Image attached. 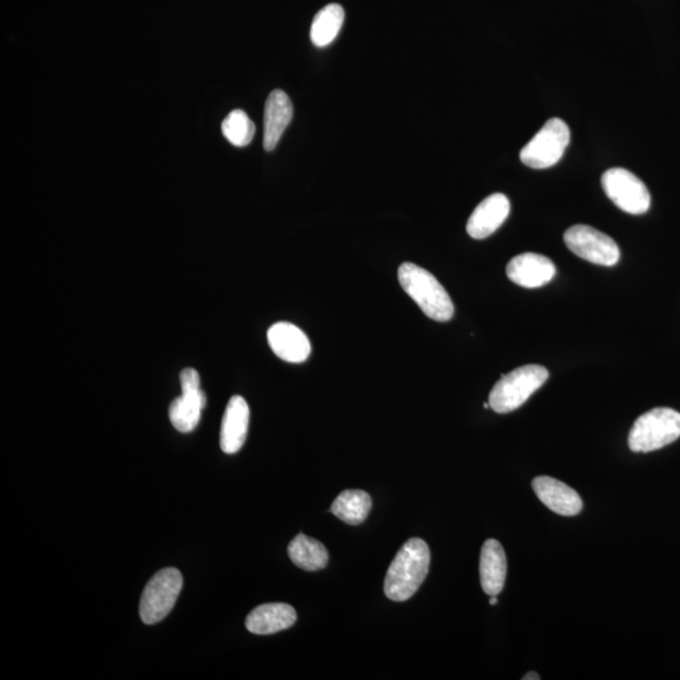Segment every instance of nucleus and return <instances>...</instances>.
<instances>
[{
  "label": "nucleus",
  "mask_w": 680,
  "mask_h": 680,
  "mask_svg": "<svg viewBox=\"0 0 680 680\" xmlns=\"http://www.w3.org/2000/svg\"><path fill=\"white\" fill-rule=\"evenodd\" d=\"M398 280L427 318L435 322H449L454 317L453 300L431 272L405 262L398 269Z\"/></svg>",
  "instance_id": "f03ea898"
},
{
  "label": "nucleus",
  "mask_w": 680,
  "mask_h": 680,
  "mask_svg": "<svg viewBox=\"0 0 680 680\" xmlns=\"http://www.w3.org/2000/svg\"><path fill=\"white\" fill-rule=\"evenodd\" d=\"M182 392L196 391L201 388V378L196 369L186 368L181 373Z\"/></svg>",
  "instance_id": "4be33fe9"
},
{
  "label": "nucleus",
  "mask_w": 680,
  "mask_h": 680,
  "mask_svg": "<svg viewBox=\"0 0 680 680\" xmlns=\"http://www.w3.org/2000/svg\"><path fill=\"white\" fill-rule=\"evenodd\" d=\"M255 124L244 110H233L222 123V134L232 145L247 147L255 136Z\"/></svg>",
  "instance_id": "412c9836"
},
{
  "label": "nucleus",
  "mask_w": 680,
  "mask_h": 680,
  "mask_svg": "<svg viewBox=\"0 0 680 680\" xmlns=\"http://www.w3.org/2000/svg\"><path fill=\"white\" fill-rule=\"evenodd\" d=\"M507 577V556L502 544L495 539H488L483 544L480 555V582L485 594L498 596L504 589Z\"/></svg>",
  "instance_id": "dca6fc26"
},
{
  "label": "nucleus",
  "mask_w": 680,
  "mask_h": 680,
  "mask_svg": "<svg viewBox=\"0 0 680 680\" xmlns=\"http://www.w3.org/2000/svg\"><path fill=\"white\" fill-rule=\"evenodd\" d=\"M250 424V407L244 397L233 396L226 407L221 426L223 453L236 454L244 446Z\"/></svg>",
  "instance_id": "ddd939ff"
},
{
  "label": "nucleus",
  "mask_w": 680,
  "mask_h": 680,
  "mask_svg": "<svg viewBox=\"0 0 680 680\" xmlns=\"http://www.w3.org/2000/svg\"><path fill=\"white\" fill-rule=\"evenodd\" d=\"M602 188L610 201L630 215H644L649 211L650 193L635 174L624 168L606 170L601 178Z\"/></svg>",
  "instance_id": "0eeeda50"
},
{
  "label": "nucleus",
  "mask_w": 680,
  "mask_h": 680,
  "mask_svg": "<svg viewBox=\"0 0 680 680\" xmlns=\"http://www.w3.org/2000/svg\"><path fill=\"white\" fill-rule=\"evenodd\" d=\"M430 548L424 539L411 538L403 544L388 568L385 594L392 601L411 599L424 584L430 570Z\"/></svg>",
  "instance_id": "f257e3e1"
},
{
  "label": "nucleus",
  "mask_w": 680,
  "mask_h": 680,
  "mask_svg": "<svg viewBox=\"0 0 680 680\" xmlns=\"http://www.w3.org/2000/svg\"><path fill=\"white\" fill-rule=\"evenodd\" d=\"M541 677L537 673H528L524 675L523 680H539Z\"/></svg>",
  "instance_id": "5701e85b"
},
{
  "label": "nucleus",
  "mask_w": 680,
  "mask_h": 680,
  "mask_svg": "<svg viewBox=\"0 0 680 680\" xmlns=\"http://www.w3.org/2000/svg\"><path fill=\"white\" fill-rule=\"evenodd\" d=\"M293 104L283 90H274L267 97L264 116V149L272 152L293 119Z\"/></svg>",
  "instance_id": "4468645a"
},
{
  "label": "nucleus",
  "mask_w": 680,
  "mask_h": 680,
  "mask_svg": "<svg viewBox=\"0 0 680 680\" xmlns=\"http://www.w3.org/2000/svg\"><path fill=\"white\" fill-rule=\"evenodd\" d=\"M183 576L177 568L169 567L155 573L140 600L139 612L143 623L154 625L167 618L181 594Z\"/></svg>",
  "instance_id": "39448f33"
},
{
  "label": "nucleus",
  "mask_w": 680,
  "mask_h": 680,
  "mask_svg": "<svg viewBox=\"0 0 680 680\" xmlns=\"http://www.w3.org/2000/svg\"><path fill=\"white\" fill-rule=\"evenodd\" d=\"M563 240L568 250L591 264L610 267L618 264L620 260L618 244L594 227L572 226L565 232Z\"/></svg>",
  "instance_id": "6e6552de"
},
{
  "label": "nucleus",
  "mask_w": 680,
  "mask_h": 680,
  "mask_svg": "<svg viewBox=\"0 0 680 680\" xmlns=\"http://www.w3.org/2000/svg\"><path fill=\"white\" fill-rule=\"evenodd\" d=\"M207 406V397L201 388L196 391L182 392L169 406V420L174 429L188 434L192 432L201 420L202 411Z\"/></svg>",
  "instance_id": "f3484780"
},
{
  "label": "nucleus",
  "mask_w": 680,
  "mask_h": 680,
  "mask_svg": "<svg viewBox=\"0 0 680 680\" xmlns=\"http://www.w3.org/2000/svg\"><path fill=\"white\" fill-rule=\"evenodd\" d=\"M272 352L289 363H304L312 354V344L306 334L296 325L280 322L267 332Z\"/></svg>",
  "instance_id": "9d476101"
},
{
  "label": "nucleus",
  "mask_w": 680,
  "mask_h": 680,
  "mask_svg": "<svg viewBox=\"0 0 680 680\" xmlns=\"http://www.w3.org/2000/svg\"><path fill=\"white\" fill-rule=\"evenodd\" d=\"M288 553L294 565L305 571L323 570L329 562V553L324 544L305 534H298L290 542Z\"/></svg>",
  "instance_id": "a211bd4d"
},
{
  "label": "nucleus",
  "mask_w": 680,
  "mask_h": 680,
  "mask_svg": "<svg viewBox=\"0 0 680 680\" xmlns=\"http://www.w3.org/2000/svg\"><path fill=\"white\" fill-rule=\"evenodd\" d=\"M484 408H490L489 402L484 403Z\"/></svg>",
  "instance_id": "393cba45"
},
{
  "label": "nucleus",
  "mask_w": 680,
  "mask_h": 680,
  "mask_svg": "<svg viewBox=\"0 0 680 680\" xmlns=\"http://www.w3.org/2000/svg\"><path fill=\"white\" fill-rule=\"evenodd\" d=\"M344 23V9L339 4H329L315 16L310 38L317 47L329 46L337 38Z\"/></svg>",
  "instance_id": "aec40b11"
},
{
  "label": "nucleus",
  "mask_w": 680,
  "mask_h": 680,
  "mask_svg": "<svg viewBox=\"0 0 680 680\" xmlns=\"http://www.w3.org/2000/svg\"><path fill=\"white\" fill-rule=\"evenodd\" d=\"M509 213L510 202L507 196L502 193L492 194L471 213L466 231L475 240H484L503 225Z\"/></svg>",
  "instance_id": "f8f14e48"
},
{
  "label": "nucleus",
  "mask_w": 680,
  "mask_h": 680,
  "mask_svg": "<svg viewBox=\"0 0 680 680\" xmlns=\"http://www.w3.org/2000/svg\"><path fill=\"white\" fill-rule=\"evenodd\" d=\"M298 615L293 606L275 602L256 607L247 616L246 629L256 635H271L291 628Z\"/></svg>",
  "instance_id": "2eb2a0df"
},
{
  "label": "nucleus",
  "mask_w": 680,
  "mask_h": 680,
  "mask_svg": "<svg viewBox=\"0 0 680 680\" xmlns=\"http://www.w3.org/2000/svg\"><path fill=\"white\" fill-rule=\"evenodd\" d=\"M570 140L571 131L565 121L558 118L548 120L521 150L522 163L533 169L551 168L560 162Z\"/></svg>",
  "instance_id": "423d86ee"
},
{
  "label": "nucleus",
  "mask_w": 680,
  "mask_h": 680,
  "mask_svg": "<svg viewBox=\"0 0 680 680\" xmlns=\"http://www.w3.org/2000/svg\"><path fill=\"white\" fill-rule=\"evenodd\" d=\"M507 276L512 283L522 288H542L555 278L556 266L546 256L526 252L509 261Z\"/></svg>",
  "instance_id": "1a4fd4ad"
},
{
  "label": "nucleus",
  "mask_w": 680,
  "mask_h": 680,
  "mask_svg": "<svg viewBox=\"0 0 680 680\" xmlns=\"http://www.w3.org/2000/svg\"><path fill=\"white\" fill-rule=\"evenodd\" d=\"M680 437V414L673 408H653L634 422L629 434V448L634 453H652L665 448Z\"/></svg>",
  "instance_id": "20e7f679"
},
{
  "label": "nucleus",
  "mask_w": 680,
  "mask_h": 680,
  "mask_svg": "<svg viewBox=\"0 0 680 680\" xmlns=\"http://www.w3.org/2000/svg\"><path fill=\"white\" fill-rule=\"evenodd\" d=\"M550 377L547 369L538 364H528L505 374L493 387L489 405L497 414L516 411L536 393Z\"/></svg>",
  "instance_id": "7ed1b4c3"
},
{
  "label": "nucleus",
  "mask_w": 680,
  "mask_h": 680,
  "mask_svg": "<svg viewBox=\"0 0 680 680\" xmlns=\"http://www.w3.org/2000/svg\"><path fill=\"white\" fill-rule=\"evenodd\" d=\"M372 509V499L363 490H344L334 500L330 512L344 523L358 526L366 521Z\"/></svg>",
  "instance_id": "6ab92c4d"
},
{
  "label": "nucleus",
  "mask_w": 680,
  "mask_h": 680,
  "mask_svg": "<svg viewBox=\"0 0 680 680\" xmlns=\"http://www.w3.org/2000/svg\"><path fill=\"white\" fill-rule=\"evenodd\" d=\"M532 488L538 499L560 516H577L584 508V502L576 490L551 476H538L533 480Z\"/></svg>",
  "instance_id": "9b49d317"
},
{
  "label": "nucleus",
  "mask_w": 680,
  "mask_h": 680,
  "mask_svg": "<svg viewBox=\"0 0 680 680\" xmlns=\"http://www.w3.org/2000/svg\"><path fill=\"white\" fill-rule=\"evenodd\" d=\"M490 605H497L498 604V597L497 596H490Z\"/></svg>",
  "instance_id": "b1692460"
}]
</instances>
